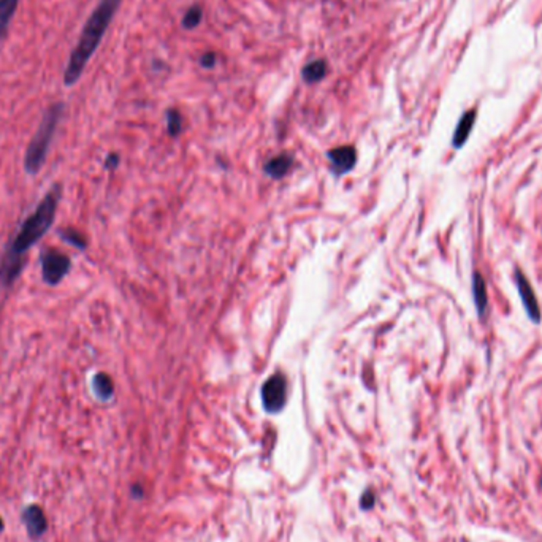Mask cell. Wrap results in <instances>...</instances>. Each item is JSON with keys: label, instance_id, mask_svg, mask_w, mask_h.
Listing matches in <instances>:
<instances>
[{"label": "cell", "instance_id": "17", "mask_svg": "<svg viewBox=\"0 0 542 542\" xmlns=\"http://www.w3.org/2000/svg\"><path fill=\"white\" fill-rule=\"evenodd\" d=\"M166 124H169V133L171 135V137L180 135L181 129H182L181 114L176 111V109H169V111H166Z\"/></svg>", "mask_w": 542, "mask_h": 542}, {"label": "cell", "instance_id": "11", "mask_svg": "<svg viewBox=\"0 0 542 542\" xmlns=\"http://www.w3.org/2000/svg\"><path fill=\"white\" fill-rule=\"evenodd\" d=\"M473 295H474V303H476L479 316L486 314L487 303H488V296H487V285L486 279L481 273H474L473 278Z\"/></svg>", "mask_w": 542, "mask_h": 542}, {"label": "cell", "instance_id": "19", "mask_svg": "<svg viewBox=\"0 0 542 542\" xmlns=\"http://www.w3.org/2000/svg\"><path fill=\"white\" fill-rule=\"evenodd\" d=\"M360 504H362V509H371L373 508V504H374V495L371 493V492H367L363 495L362 497V501H360Z\"/></svg>", "mask_w": 542, "mask_h": 542}, {"label": "cell", "instance_id": "4", "mask_svg": "<svg viewBox=\"0 0 542 542\" xmlns=\"http://www.w3.org/2000/svg\"><path fill=\"white\" fill-rule=\"evenodd\" d=\"M41 259V274L46 284L56 285L65 278L72 267L69 255L62 254L56 249H45L40 254Z\"/></svg>", "mask_w": 542, "mask_h": 542}, {"label": "cell", "instance_id": "8", "mask_svg": "<svg viewBox=\"0 0 542 542\" xmlns=\"http://www.w3.org/2000/svg\"><path fill=\"white\" fill-rule=\"evenodd\" d=\"M328 159L332 162V169L336 175L346 173L356 165L357 153L354 146H340V148L328 151Z\"/></svg>", "mask_w": 542, "mask_h": 542}, {"label": "cell", "instance_id": "6", "mask_svg": "<svg viewBox=\"0 0 542 542\" xmlns=\"http://www.w3.org/2000/svg\"><path fill=\"white\" fill-rule=\"evenodd\" d=\"M23 522L28 530L29 538L32 541L40 539L48 530V520L39 504H30L23 510Z\"/></svg>", "mask_w": 542, "mask_h": 542}, {"label": "cell", "instance_id": "12", "mask_svg": "<svg viewBox=\"0 0 542 542\" xmlns=\"http://www.w3.org/2000/svg\"><path fill=\"white\" fill-rule=\"evenodd\" d=\"M325 73H327V62L324 59H317L303 67L301 76H303V80L305 83H307V85H314V83L324 80Z\"/></svg>", "mask_w": 542, "mask_h": 542}, {"label": "cell", "instance_id": "13", "mask_svg": "<svg viewBox=\"0 0 542 542\" xmlns=\"http://www.w3.org/2000/svg\"><path fill=\"white\" fill-rule=\"evenodd\" d=\"M18 0H0V41L7 35L10 23L14 12H17Z\"/></svg>", "mask_w": 542, "mask_h": 542}, {"label": "cell", "instance_id": "3", "mask_svg": "<svg viewBox=\"0 0 542 542\" xmlns=\"http://www.w3.org/2000/svg\"><path fill=\"white\" fill-rule=\"evenodd\" d=\"M62 109H64L62 103H54V105H51L45 111L43 119H41L34 138L30 140V143L28 146V151H25L24 169L30 175L39 173L41 166H43L46 155H48L51 140H53L57 124L61 121Z\"/></svg>", "mask_w": 542, "mask_h": 542}, {"label": "cell", "instance_id": "10", "mask_svg": "<svg viewBox=\"0 0 542 542\" xmlns=\"http://www.w3.org/2000/svg\"><path fill=\"white\" fill-rule=\"evenodd\" d=\"M474 119H476V111L471 109V111L465 113L460 119V122H458V126L455 129V133H453V140H452V144L455 146V148H462L465 142L470 137L473 126H474Z\"/></svg>", "mask_w": 542, "mask_h": 542}, {"label": "cell", "instance_id": "7", "mask_svg": "<svg viewBox=\"0 0 542 542\" xmlns=\"http://www.w3.org/2000/svg\"><path fill=\"white\" fill-rule=\"evenodd\" d=\"M515 279H517L519 294H520V296H522V303L525 306L526 312H528V316L531 317V319L538 324V322L541 321V310H539L538 299H536V294H534L533 288H531L530 281L526 279V276L520 270H517V273H515Z\"/></svg>", "mask_w": 542, "mask_h": 542}, {"label": "cell", "instance_id": "14", "mask_svg": "<svg viewBox=\"0 0 542 542\" xmlns=\"http://www.w3.org/2000/svg\"><path fill=\"white\" fill-rule=\"evenodd\" d=\"M94 392L100 400H109L111 398V395L114 392V387H113V380L111 378L108 376L105 373H97L96 376H94Z\"/></svg>", "mask_w": 542, "mask_h": 542}, {"label": "cell", "instance_id": "15", "mask_svg": "<svg viewBox=\"0 0 542 542\" xmlns=\"http://www.w3.org/2000/svg\"><path fill=\"white\" fill-rule=\"evenodd\" d=\"M202 17H203L202 7H199V5H192V7L186 12L184 18H182L181 25H182V28H184V29H187V30L195 29L197 25L200 24Z\"/></svg>", "mask_w": 542, "mask_h": 542}, {"label": "cell", "instance_id": "18", "mask_svg": "<svg viewBox=\"0 0 542 542\" xmlns=\"http://www.w3.org/2000/svg\"><path fill=\"white\" fill-rule=\"evenodd\" d=\"M216 62L217 56L216 53H213V51H206V53L200 57V65L203 69H213V67L216 65Z\"/></svg>", "mask_w": 542, "mask_h": 542}, {"label": "cell", "instance_id": "1", "mask_svg": "<svg viewBox=\"0 0 542 542\" xmlns=\"http://www.w3.org/2000/svg\"><path fill=\"white\" fill-rule=\"evenodd\" d=\"M61 200V186H54L45 199L39 203L36 210L30 215L17 233V237L8 244L5 251L2 262H0V285H13L14 281L23 271L24 262L23 257L34 244L41 239V237L48 232V228L53 226L57 205Z\"/></svg>", "mask_w": 542, "mask_h": 542}, {"label": "cell", "instance_id": "9", "mask_svg": "<svg viewBox=\"0 0 542 542\" xmlns=\"http://www.w3.org/2000/svg\"><path fill=\"white\" fill-rule=\"evenodd\" d=\"M292 164H294V159H292L290 154H279L276 158L270 159L267 164H265V173L271 178H283V176L288 173L290 170Z\"/></svg>", "mask_w": 542, "mask_h": 542}, {"label": "cell", "instance_id": "2", "mask_svg": "<svg viewBox=\"0 0 542 542\" xmlns=\"http://www.w3.org/2000/svg\"><path fill=\"white\" fill-rule=\"evenodd\" d=\"M119 3H121V0H100L89 19L86 21L85 29H83L80 40L72 51L69 64H67L64 72L65 86H73L80 80L86 64L100 45Z\"/></svg>", "mask_w": 542, "mask_h": 542}, {"label": "cell", "instance_id": "20", "mask_svg": "<svg viewBox=\"0 0 542 542\" xmlns=\"http://www.w3.org/2000/svg\"><path fill=\"white\" fill-rule=\"evenodd\" d=\"M118 165V155L116 154H109L107 159V166L108 169H114Z\"/></svg>", "mask_w": 542, "mask_h": 542}, {"label": "cell", "instance_id": "21", "mask_svg": "<svg viewBox=\"0 0 542 542\" xmlns=\"http://www.w3.org/2000/svg\"><path fill=\"white\" fill-rule=\"evenodd\" d=\"M3 530V522H2V519H0V531Z\"/></svg>", "mask_w": 542, "mask_h": 542}, {"label": "cell", "instance_id": "16", "mask_svg": "<svg viewBox=\"0 0 542 542\" xmlns=\"http://www.w3.org/2000/svg\"><path fill=\"white\" fill-rule=\"evenodd\" d=\"M61 238H64V241L70 243L72 246H76L78 249L86 248L85 237H83L80 232L73 230V228H64V230H61Z\"/></svg>", "mask_w": 542, "mask_h": 542}, {"label": "cell", "instance_id": "5", "mask_svg": "<svg viewBox=\"0 0 542 542\" xmlns=\"http://www.w3.org/2000/svg\"><path fill=\"white\" fill-rule=\"evenodd\" d=\"M288 398V380L281 373L271 376L262 387V403L268 413H279Z\"/></svg>", "mask_w": 542, "mask_h": 542}]
</instances>
